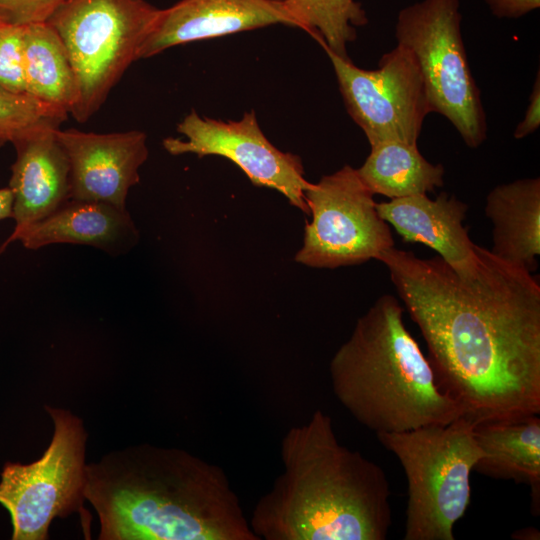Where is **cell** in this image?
I'll use <instances>...</instances> for the list:
<instances>
[{
  "label": "cell",
  "instance_id": "cell-1",
  "mask_svg": "<svg viewBox=\"0 0 540 540\" xmlns=\"http://www.w3.org/2000/svg\"><path fill=\"white\" fill-rule=\"evenodd\" d=\"M475 275L391 247L376 260L428 348L439 388L475 424L540 414V285L477 245Z\"/></svg>",
  "mask_w": 540,
  "mask_h": 540
},
{
  "label": "cell",
  "instance_id": "cell-2",
  "mask_svg": "<svg viewBox=\"0 0 540 540\" xmlns=\"http://www.w3.org/2000/svg\"><path fill=\"white\" fill-rule=\"evenodd\" d=\"M100 540H259L224 470L148 443L86 464Z\"/></svg>",
  "mask_w": 540,
  "mask_h": 540
},
{
  "label": "cell",
  "instance_id": "cell-3",
  "mask_svg": "<svg viewBox=\"0 0 540 540\" xmlns=\"http://www.w3.org/2000/svg\"><path fill=\"white\" fill-rule=\"evenodd\" d=\"M282 471L249 523L259 540H386L392 525L385 471L342 445L321 409L289 428Z\"/></svg>",
  "mask_w": 540,
  "mask_h": 540
},
{
  "label": "cell",
  "instance_id": "cell-4",
  "mask_svg": "<svg viewBox=\"0 0 540 540\" xmlns=\"http://www.w3.org/2000/svg\"><path fill=\"white\" fill-rule=\"evenodd\" d=\"M403 313L395 296L381 295L358 318L329 366L338 401L375 434L446 425L463 416L437 385Z\"/></svg>",
  "mask_w": 540,
  "mask_h": 540
},
{
  "label": "cell",
  "instance_id": "cell-5",
  "mask_svg": "<svg viewBox=\"0 0 540 540\" xmlns=\"http://www.w3.org/2000/svg\"><path fill=\"white\" fill-rule=\"evenodd\" d=\"M460 416L446 425L378 433L407 480L404 540H454L453 528L470 503L471 473L484 456L473 429Z\"/></svg>",
  "mask_w": 540,
  "mask_h": 540
},
{
  "label": "cell",
  "instance_id": "cell-6",
  "mask_svg": "<svg viewBox=\"0 0 540 540\" xmlns=\"http://www.w3.org/2000/svg\"><path fill=\"white\" fill-rule=\"evenodd\" d=\"M159 11L144 0H68L49 18L76 76L77 121H87L138 60Z\"/></svg>",
  "mask_w": 540,
  "mask_h": 540
},
{
  "label": "cell",
  "instance_id": "cell-7",
  "mask_svg": "<svg viewBox=\"0 0 540 540\" xmlns=\"http://www.w3.org/2000/svg\"><path fill=\"white\" fill-rule=\"evenodd\" d=\"M460 0H421L401 9L395 38L414 56L431 112L450 121L470 148L487 138V121L461 33Z\"/></svg>",
  "mask_w": 540,
  "mask_h": 540
},
{
  "label": "cell",
  "instance_id": "cell-8",
  "mask_svg": "<svg viewBox=\"0 0 540 540\" xmlns=\"http://www.w3.org/2000/svg\"><path fill=\"white\" fill-rule=\"evenodd\" d=\"M45 410L54 425L45 452L29 464L6 462L0 474V504L10 515L13 540L48 539L52 521L82 511L86 501L84 423L67 409Z\"/></svg>",
  "mask_w": 540,
  "mask_h": 540
},
{
  "label": "cell",
  "instance_id": "cell-9",
  "mask_svg": "<svg viewBox=\"0 0 540 540\" xmlns=\"http://www.w3.org/2000/svg\"><path fill=\"white\" fill-rule=\"evenodd\" d=\"M304 195L312 220L305 225L297 263L328 269L359 265L394 247L391 229L357 169L344 165L310 183Z\"/></svg>",
  "mask_w": 540,
  "mask_h": 540
},
{
  "label": "cell",
  "instance_id": "cell-10",
  "mask_svg": "<svg viewBox=\"0 0 540 540\" xmlns=\"http://www.w3.org/2000/svg\"><path fill=\"white\" fill-rule=\"evenodd\" d=\"M321 47L332 63L347 111L370 146L385 141L417 144L431 110L410 50L397 44L382 55L376 69L366 70Z\"/></svg>",
  "mask_w": 540,
  "mask_h": 540
},
{
  "label": "cell",
  "instance_id": "cell-11",
  "mask_svg": "<svg viewBox=\"0 0 540 540\" xmlns=\"http://www.w3.org/2000/svg\"><path fill=\"white\" fill-rule=\"evenodd\" d=\"M185 140L168 137L164 149L171 155L221 156L236 164L256 186L283 194L290 204L309 215L305 190L309 187L299 156L282 152L265 137L254 111L238 121L200 116L192 110L178 124Z\"/></svg>",
  "mask_w": 540,
  "mask_h": 540
},
{
  "label": "cell",
  "instance_id": "cell-12",
  "mask_svg": "<svg viewBox=\"0 0 540 540\" xmlns=\"http://www.w3.org/2000/svg\"><path fill=\"white\" fill-rule=\"evenodd\" d=\"M55 134L70 164L71 199L126 209L128 192L139 183V169L148 158L146 134L59 128Z\"/></svg>",
  "mask_w": 540,
  "mask_h": 540
},
{
  "label": "cell",
  "instance_id": "cell-13",
  "mask_svg": "<svg viewBox=\"0 0 540 540\" xmlns=\"http://www.w3.org/2000/svg\"><path fill=\"white\" fill-rule=\"evenodd\" d=\"M273 24L300 28L285 0H181L159 11L138 59L173 46Z\"/></svg>",
  "mask_w": 540,
  "mask_h": 540
},
{
  "label": "cell",
  "instance_id": "cell-14",
  "mask_svg": "<svg viewBox=\"0 0 540 540\" xmlns=\"http://www.w3.org/2000/svg\"><path fill=\"white\" fill-rule=\"evenodd\" d=\"M56 129H44L13 143L16 160L8 187L15 226L0 246V254L21 231L71 200L70 164Z\"/></svg>",
  "mask_w": 540,
  "mask_h": 540
},
{
  "label": "cell",
  "instance_id": "cell-15",
  "mask_svg": "<svg viewBox=\"0 0 540 540\" xmlns=\"http://www.w3.org/2000/svg\"><path fill=\"white\" fill-rule=\"evenodd\" d=\"M379 216L391 224L405 242L422 243L438 253L458 275H475L477 245L463 226L468 205L440 193L435 199L417 194L376 203Z\"/></svg>",
  "mask_w": 540,
  "mask_h": 540
},
{
  "label": "cell",
  "instance_id": "cell-16",
  "mask_svg": "<svg viewBox=\"0 0 540 540\" xmlns=\"http://www.w3.org/2000/svg\"><path fill=\"white\" fill-rule=\"evenodd\" d=\"M37 250L68 243L95 247L110 255L127 253L139 231L126 209L108 203L69 200L55 212L21 231L13 242Z\"/></svg>",
  "mask_w": 540,
  "mask_h": 540
},
{
  "label": "cell",
  "instance_id": "cell-17",
  "mask_svg": "<svg viewBox=\"0 0 540 540\" xmlns=\"http://www.w3.org/2000/svg\"><path fill=\"white\" fill-rule=\"evenodd\" d=\"M485 214L493 224L491 253L528 272L540 255V179L524 178L494 187Z\"/></svg>",
  "mask_w": 540,
  "mask_h": 540
},
{
  "label": "cell",
  "instance_id": "cell-18",
  "mask_svg": "<svg viewBox=\"0 0 540 540\" xmlns=\"http://www.w3.org/2000/svg\"><path fill=\"white\" fill-rule=\"evenodd\" d=\"M474 437L484 456L474 470L480 474L531 488L532 509L540 504V418L531 415L515 420L477 423Z\"/></svg>",
  "mask_w": 540,
  "mask_h": 540
},
{
  "label": "cell",
  "instance_id": "cell-19",
  "mask_svg": "<svg viewBox=\"0 0 540 540\" xmlns=\"http://www.w3.org/2000/svg\"><path fill=\"white\" fill-rule=\"evenodd\" d=\"M357 172L375 195L397 199L427 194L444 184V167L432 164L420 153L417 144L385 141L371 151Z\"/></svg>",
  "mask_w": 540,
  "mask_h": 540
},
{
  "label": "cell",
  "instance_id": "cell-20",
  "mask_svg": "<svg viewBox=\"0 0 540 540\" xmlns=\"http://www.w3.org/2000/svg\"><path fill=\"white\" fill-rule=\"evenodd\" d=\"M27 93L71 114L79 99L76 76L67 51L48 23L24 26Z\"/></svg>",
  "mask_w": 540,
  "mask_h": 540
},
{
  "label": "cell",
  "instance_id": "cell-21",
  "mask_svg": "<svg viewBox=\"0 0 540 540\" xmlns=\"http://www.w3.org/2000/svg\"><path fill=\"white\" fill-rule=\"evenodd\" d=\"M300 29L320 45L348 58L347 44L354 41L356 28L367 24L361 4L355 0H285Z\"/></svg>",
  "mask_w": 540,
  "mask_h": 540
},
{
  "label": "cell",
  "instance_id": "cell-22",
  "mask_svg": "<svg viewBox=\"0 0 540 540\" xmlns=\"http://www.w3.org/2000/svg\"><path fill=\"white\" fill-rule=\"evenodd\" d=\"M67 116L57 106L0 87V147L44 129L59 128Z\"/></svg>",
  "mask_w": 540,
  "mask_h": 540
},
{
  "label": "cell",
  "instance_id": "cell-23",
  "mask_svg": "<svg viewBox=\"0 0 540 540\" xmlns=\"http://www.w3.org/2000/svg\"><path fill=\"white\" fill-rule=\"evenodd\" d=\"M24 26L0 30V87L28 94L24 69Z\"/></svg>",
  "mask_w": 540,
  "mask_h": 540
},
{
  "label": "cell",
  "instance_id": "cell-24",
  "mask_svg": "<svg viewBox=\"0 0 540 540\" xmlns=\"http://www.w3.org/2000/svg\"><path fill=\"white\" fill-rule=\"evenodd\" d=\"M68 0H0V20L7 26L44 23Z\"/></svg>",
  "mask_w": 540,
  "mask_h": 540
},
{
  "label": "cell",
  "instance_id": "cell-25",
  "mask_svg": "<svg viewBox=\"0 0 540 540\" xmlns=\"http://www.w3.org/2000/svg\"><path fill=\"white\" fill-rule=\"evenodd\" d=\"M540 126V73L537 71L533 88L529 97V103L524 117L516 126L513 137L517 140L523 139L534 132Z\"/></svg>",
  "mask_w": 540,
  "mask_h": 540
},
{
  "label": "cell",
  "instance_id": "cell-26",
  "mask_svg": "<svg viewBox=\"0 0 540 540\" xmlns=\"http://www.w3.org/2000/svg\"><path fill=\"white\" fill-rule=\"evenodd\" d=\"M498 18L517 19L540 7V0H483Z\"/></svg>",
  "mask_w": 540,
  "mask_h": 540
},
{
  "label": "cell",
  "instance_id": "cell-27",
  "mask_svg": "<svg viewBox=\"0 0 540 540\" xmlns=\"http://www.w3.org/2000/svg\"><path fill=\"white\" fill-rule=\"evenodd\" d=\"M13 196L9 187L0 188V221L12 219Z\"/></svg>",
  "mask_w": 540,
  "mask_h": 540
},
{
  "label": "cell",
  "instance_id": "cell-28",
  "mask_svg": "<svg viewBox=\"0 0 540 540\" xmlns=\"http://www.w3.org/2000/svg\"><path fill=\"white\" fill-rule=\"evenodd\" d=\"M512 538L522 539V540L523 539L524 540H535V539H539V533L534 528H524L522 530L516 531L512 535Z\"/></svg>",
  "mask_w": 540,
  "mask_h": 540
},
{
  "label": "cell",
  "instance_id": "cell-29",
  "mask_svg": "<svg viewBox=\"0 0 540 540\" xmlns=\"http://www.w3.org/2000/svg\"><path fill=\"white\" fill-rule=\"evenodd\" d=\"M7 27V25H5L1 20H0V30H2L3 28Z\"/></svg>",
  "mask_w": 540,
  "mask_h": 540
}]
</instances>
